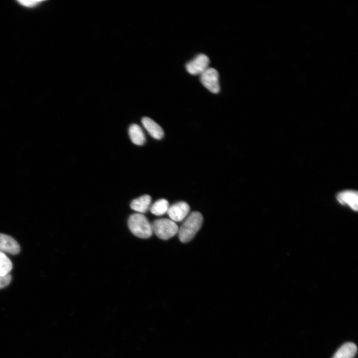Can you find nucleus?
Returning a JSON list of instances; mask_svg holds the SVG:
<instances>
[{
	"label": "nucleus",
	"instance_id": "obj_6",
	"mask_svg": "<svg viewBox=\"0 0 358 358\" xmlns=\"http://www.w3.org/2000/svg\"><path fill=\"white\" fill-rule=\"evenodd\" d=\"M190 210L188 204L184 201L178 202L169 206L167 214L174 222H180L184 219Z\"/></svg>",
	"mask_w": 358,
	"mask_h": 358
},
{
	"label": "nucleus",
	"instance_id": "obj_8",
	"mask_svg": "<svg viewBox=\"0 0 358 358\" xmlns=\"http://www.w3.org/2000/svg\"><path fill=\"white\" fill-rule=\"evenodd\" d=\"M0 251L16 255L20 251L18 243L12 237L0 233Z\"/></svg>",
	"mask_w": 358,
	"mask_h": 358
},
{
	"label": "nucleus",
	"instance_id": "obj_11",
	"mask_svg": "<svg viewBox=\"0 0 358 358\" xmlns=\"http://www.w3.org/2000/svg\"><path fill=\"white\" fill-rule=\"evenodd\" d=\"M357 350L355 344L351 342L345 343L338 350L333 358H354Z\"/></svg>",
	"mask_w": 358,
	"mask_h": 358
},
{
	"label": "nucleus",
	"instance_id": "obj_3",
	"mask_svg": "<svg viewBox=\"0 0 358 358\" xmlns=\"http://www.w3.org/2000/svg\"><path fill=\"white\" fill-rule=\"evenodd\" d=\"M153 233L162 240H168L178 233L179 227L170 219L161 218L152 224Z\"/></svg>",
	"mask_w": 358,
	"mask_h": 358
},
{
	"label": "nucleus",
	"instance_id": "obj_2",
	"mask_svg": "<svg viewBox=\"0 0 358 358\" xmlns=\"http://www.w3.org/2000/svg\"><path fill=\"white\" fill-rule=\"evenodd\" d=\"M128 225L130 231L137 237L148 238L153 234L152 224L142 214L131 215L128 219Z\"/></svg>",
	"mask_w": 358,
	"mask_h": 358
},
{
	"label": "nucleus",
	"instance_id": "obj_13",
	"mask_svg": "<svg viewBox=\"0 0 358 358\" xmlns=\"http://www.w3.org/2000/svg\"><path fill=\"white\" fill-rule=\"evenodd\" d=\"M169 207V202L165 199L158 200L151 205V212L157 216L162 215L166 213Z\"/></svg>",
	"mask_w": 358,
	"mask_h": 358
},
{
	"label": "nucleus",
	"instance_id": "obj_1",
	"mask_svg": "<svg viewBox=\"0 0 358 358\" xmlns=\"http://www.w3.org/2000/svg\"><path fill=\"white\" fill-rule=\"evenodd\" d=\"M203 217L201 214L194 211L190 214L179 228V240L182 243L190 241L201 227Z\"/></svg>",
	"mask_w": 358,
	"mask_h": 358
},
{
	"label": "nucleus",
	"instance_id": "obj_16",
	"mask_svg": "<svg viewBox=\"0 0 358 358\" xmlns=\"http://www.w3.org/2000/svg\"><path fill=\"white\" fill-rule=\"evenodd\" d=\"M11 279V276L9 273L5 275H0V289L8 285Z\"/></svg>",
	"mask_w": 358,
	"mask_h": 358
},
{
	"label": "nucleus",
	"instance_id": "obj_9",
	"mask_svg": "<svg viewBox=\"0 0 358 358\" xmlns=\"http://www.w3.org/2000/svg\"><path fill=\"white\" fill-rule=\"evenodd\" d=\"M142 123L149 134L154 139L160 140L164 137V132L162 127L151 118L143 117Z\"/></svg>",
	"mask_w": 358,
	"mask_h": 358
},
{
	"label": "nucleus",
	"instance_id": "obj_5",
	"mask_svg": "<svg viewBox=\"0 0 358 358\" xmlns=\"http://www.w3.org/2000/svg\"><path fill=\"white\" fill-rule=\"evenodd\" d=\"M209 59L205 54H200L186 64L187 72L192 75H201L208 68Z\"/></svg>",
	"mask_w": 358,
	"mask_h": 358
},
{
	"label": "nucleus",
	"instance_id": "obj_10",
	"mask_svg": "<svg viewBox=\"0 0 358 358\" xmlns=\"http://www.w3.org/2000/svg\"><path fill=\"white\" fill-rule=\"evenodd\" d=\"M151 197L149 195H144L137 198L131 202L130 207L138 213L146 212L151 207Z\"/></svg>",
	"mask_w": 358,
	"mask_h": 358
},
{
	"label": "nucleus",
	"instance_id": "obj_4",
	"mask_svg": "<svg viewBox=\"0 0 358 358\" xmlns=\"http://www.w3.org/2000/svg\"><path fill=\"white\" fill-rule=\"evenodd\" d=\"M200 80L203 86L213 93H217L220 91L219 74L217 71L208 67L200 75Z\"/></svg>",
	"mask_w": 358,
	"mask_h": 358
},
{
	"label": "nucleus",
	"instance_id": "obj_7",
	"mask_svg": "<svg viewBox=\"0 0 358 358\" xmlns=\"http://www.w3.org/2000/svg\"><path fill=\"white\" fill-rule=\"evenodd\" d=\"M338 202L347 205L354 211H358V195L357 191L347 190L339 192L337 195Z\"/></svg>",
	"mask_w": 358,
	"mask_h": 358
},
{
	"label": "nucleus",
	"instance_id": "obj_12",
	"mask_svg": "<svg viewBox=\"0 0 358 358\" xmlns=\"http://www.w3.org/2000/svg\"><path fill=\"white\" fill-rule=\"evenodd\" d=\"M131 141L135 145H142L146 141L145 134L142 128L137 124L131 125L128 130Z\"/></svg>",
	"mask_w": 358,
	"mask_h": 358
},
{
	"label": "nucleus",
	"instance_id": "obj_14",
	"mask_svg": "<svg viewBox=\"0 0 358 358\" xmlns=\"http://www.w3.org/2000/svg\"><path fill=\"white\" fill-rule=\"evenodd\" d=\"M12 268L11 261L4 253L0 251V275H5L9 273Z\"/></svg>",
	"mask_w": 358,
	"mask_h": 358
},
{
	"label": "nucleus",
	"instance_id": "obj_15",
	"mask_svg": "<svg viewBox=\"0 0 358 358\" xmlns=\"http://www.w3.org/2000/svg\"><path fill=\"white\" fill-rule=\"evenodd\" d=\"M43 0H18L17 2L20 5L27 8H33L37 6Z\"/></svg>",
	"mask_w": 358,
	"mask_h": 358
}]
</instances>
